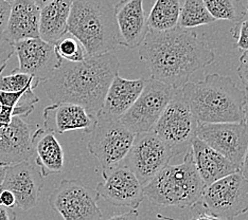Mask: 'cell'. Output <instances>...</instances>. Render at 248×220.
Returning a JSON list of instances; mask_svg holds the SVG:
<instances>
[{"label":"cell","instance_id":"16","mask_svg":"<svg viewBox=\"0 0 248 220\" xmlns=\"http://www.w3.org/2000/svg\"><path fill=\"white\" fill-rule=\"evenodd\" d=\"M36 127L20 117H13L9 125L0 126V164L10 166L31 159Z\"/></svg>","mask_w":248,"mask_h":220},{"label":"cell","instance_id":"1","mask_svg":"<svg viewBox=\"0 0 248 220\" xmlns=\"http://www.w3.org/2000/svg\"><path fill=\"white\" fill-rule=\"evenodd\" d=\"M138 55L152 78L176 89H182L193 73L216 59L209 43L193 30L180 27L165 32L149 30Z\"/></svg>","mask_w":248,"mask_h":220},{"label":"cell","instance_id":"36","mask_svg":"<svg viewBox=\"0 0 248 220\" xmlns=\"http://www.w3.org/2000/svg\"><path fill=\"white\" fill-rule=\"evenodd\" d=\"M17 215L14 212V208H9L0 205V220H16Z\"/></svg>","mask_w":248,"mask_h":220},{"label":"cell","instance_id":"15","mask_svg":"<svg viewBox=\"0 0 248 220\" xmlns=\"http://www.w3.org/2000/svg\"><path fill=\"white\" fill-rule=\"evenodd\" d=\"M43 175L31 163L24 161L7 167L1 190L12 191L16 206L29 211L37 205L43 189Z\"/></svg>","mask_w":248,"mask_h":220},{"label":"cell","instance_id":"2","mask_svg":"<svg viewBox=\"0 0 248 220\" xmlns=\"http://www.w3.org/2000/svg\"><path fill=\"white\" fill-rule=\"evenodd\" d=\"M119 67V59L111 52L87 56L78 63L62 59L52 76L44 82V89L53 103H75L97 117Z\"/></svg>","mask_w":248,"mask_h":220},{"label":"cell","instance_id":"24","mask_svg":"<svg viewBox=\"0 0 248 220\" xmlns=\"http://www.w3.org/2000/svg\"><path fill=\"white\" fill-rule=\"evenodd\" d=\"M183 0H156L148 17L150 31L165 32L178 27Z\"/></svg>","mask_w":248,"mask_h":220},{"label":"cell","instance_id":"11","mask_svg":"<svg viewBox=\"0 0 248 220\" xmlns=\"http://www.w3.org/2000/svg\"><path fill=\"white\" fill-rule=\"evenodd\" d=\"M174 154L153 131L137 133L122 164L136 175L142 185L169 164Z\"/></svg>","mask_w":248,"mask_h":220},{"label":"cell","instance_id":"42","mask_svg":"<svg viewBox=\"0 0 248 220\" xmlns=\"http://www.w3.org/2000/svg\"><path fill=\"white\" fill-rule=\"evenodd\" d=\"M246 8H247V12H248V0H247V7Z\"/></svg>","mask_w":248,"mask_h":220},{"label":"cell","instance_id":"18","mask_svg":"<svg viewBox=\"0 0 248 220\" xmlns=\"http://www.w3.org/2000/svg\"><path fill=\"white\" fill-rule=\"evenodd\" d=\"M43 118L44 129L59 134L73 131L90 133L97 120L84 107L69 102L53 103L46 107L43 112Z\"/></svg>","mask_w":248,"mask_h":220},{"label":"cell","instance_id":"10","mask_svg":"<svg viewBox=\"0 0 248 220\" xmlns=\"http://www.w3.org/2000/svg\"><path fill=\"white\" fill-rule=\"evenodd\" d=\"M98 191L80 179H64L49 197V205L64 220H102Z\"/></svg>","mask_w":248,"mask_h":220},{"label":"cell","instance_id":"9","mask_svg":"<svg viewBox=\"0 0 248 220\" xmlns=\"http://www.w3.org/2000/svg\"><path fill=\"white\" fill-rule=\"evenodd\" d=\"M201 203L207 213L233 220L248 211V180L240 171L207 185Z\"/></svg>","mask_w":248,"mask_h":220},{"label":"cell","instance_id":"28","mask_svg":"<svg viewBox=\"0 0 248 220\" xmlns=\"http://www.w3.org/2000/svg\"><path fill=\"white\" fill-rule=\"evenodd\" d=\"M37 86L33 76L16 69L7 76H0V91L17 92L29 88L34 90Z\"/></svg>","mask_w":248,"mask_h":220},{"label":"cell","instance_id":"38","mask_svg":"<svg viewBox=\"0 0 248 220\" xmlns=\"http://www.w3.org/2000/svg\"><path fill=\"white\" fill-rule=\"evenodd\" d=\"M244 123L248 127V92L245 93V101H244Z\"/></svg>","mask_w":248,"mask_h":220},{"label":"cell","instance_id":"27","mask_svg":"<svg viewBox=\"0 0 248 220\" xmlns=\"http://www.w3.org/2000/svg\"><path fill=\"white\" fill-rule=\"evenodd\" d=\"M54 49L61 59L73 63L83 61L88 56L82 43L68 32L54 44Z\"/></svg>","mask_w":248,"mask_h":220},{"label":"cell","instance_id":"21","mask_svg":"<svg viewBox=\"0 0 248 220\" xmlns=\"http://www.w3.org/2000/svg\"><path fill=\"white\" fill-rule=\"evenodd\" d=\"M39 15L41 8L33 0H14L3 35L13 43L39 37Z\"/></svg>","mask_w":248,"mask_h":220},{"label":"cell","instance_id":"35","mask_svg":"<svg viewBox=\"0 0 248 220\" xmlns=\"http://www.w3.org/2000/svg\"><path fill=\"white\" fill-rule=\"evenodd\" d=\"M107 220H139V213L136 208H132V211L115 215Z\"/></svg>","mask_w":248,"mask_h":220},{"label":"cell","instance_id":"40","mask_svg":"<svg viewBox=\"0 0 248 220\" xmlns=\"http://www.w3.org/2000/svg\"><path fill=\"white\" fill-rule=\"evenodd\" d=\"M33 1H34L39 8H43L44 5H46L48 2L51 1V0H33Z\"/></svg>","mask_w":248,"mask_h":220},{"label":"cell","instance_id":"26","mask_svg":"<svg viewBox=\"0 0 248 220\" xmlns=\"http://www.w3.org/2000/svg\"><path fill=\"white\" fill-rule=\"evenodd\" d=\"M208 12L214 20L240 22L248 15L247 8L240 0H204Z\"/></svg>","mask_w":248,"mask_h":220},{"label":"cell","instance_id":"23","mask_svg":"<svg viewBox=\"0 0 248 220\" xmlns=\"http://www.w3.org/2000/svg\"><path fill=\"white\" fill-rule=\"evenodd\" d=\"M72 0H51L41 8L39 37L54 44L68 32V18Z\"/></svg>","mask_w":248,"mask_h":220},{"label":"cell","instance_id":"37","mask_svg":"<svg viewBox=\"0 0 248 220\" xmlns=\"http://www.w3.org/2000/svg\"><path fill=\"white\" fill-rule=\"evenodd\" d=\"M240 172L243 176L248 180V148L245 152V156L243 158V161H242V164L240 167Z\"/></svg>","mask_w":248,"mask_h":220},{"label":"cell","instance_id":"7","mask_svg":"<svg viewBox=\"0 0 248 220\" xmlns=\"http://www.w3.org/2000/svg\"><path fill=\"white\" fill-rule=\"evenodd\" d=\"M197 127L199 121L179 89L163 110L153 132L170 147L174 156H178L191 149Z\"/></svg>","mask_w":248,"mask_h":220},{"label":"cell","instance_id":"12","mask_svg":"<svg viewBox=\"0 0 248 220\" xmlns=\"http://www.w3.org/2000/svg\"><path fill=\"white\" fill-rule=\"evenodd\" d=\"M196 137L241 167L248 148V127L240 123H199Z\"/></svg>","mask_w":248,"mask_h":220},{"label":"cell","instance_id":"13","mask_svg":"<svg viewBox=\"0 0 248 220\" xmlns=\"http://www.w3.org/2000/svg\"><path fill=\"white\" fill-rule=\"evenodd\" d=\"M102 176L103 181L97 185L95 191L111 205L137 208L145 198L143 185L125 165L105 169Z\"/></svg>","mask_w":248,"mask_h":220},{"label":"cell","instance_id":"39","mask_svg":"<svg viewBox=\"0 0 248 220\" xmlns=\"http://www.w3.org/2000/svg\"><path fill=\"white\" fill-rule=\"evenodd\" d=\"M7 167L5 165L0 164V191H1V186L3 183L4 180V176H5V172H7Z\"/></svg>","mask_w":248,"mask_h":220},{"label":"cell","instance_id":"3","mask_svg":"<svg viewBox=\"0 0 248 220\" xmlns=\"http://www.w3.org/2000/svg\"><path fill=\"white\" fill-rule=\"evenodd\" d=\"M182 91L199 123L244 122L246 92L229 76L211 73L202 81L188 82Z\"/></svg>","mask_w":248,"mask_h":220},{"label":"cell","instance_id":"5","mask_svg":"<svg viewBox=\"0 0 248 220\" xmlns=\"http://www.w3.org/2000/svg\"><path fill=\"white\" fill-rule=\"evenodd\" d=\"M206 188L195 167L192 151L185 154L182 163L167 164L143 185L144 196L159 206L193 207L200 205Z\"/></svg>","mask_w":248,"mask_h":220},{"label":"cell","instance_id":"8","mask_svg":"<svg viewBox=\"0 0 248 220\" xmlns=\"http://www.w3.org/2000/svg\"><path fill=\"white\" fill-rule=\"evenodd\" d=\"M178 90L152 77L145 80L138 99L119 120L129 132L136 134L152 132Z\"/></svg>","mask_w":248,"mask_h":220},{"label":"cell","instance_id":"17","mask_svg":"<svg viewBox=\"0 0 248 220\" xmlns=\"http://www.w3.org/2000/svg\"><path fill=\"white\" fill-rule=\"evenodd\" d=\"M118 44L135 49L139 47L149 32L143 0H119L115 4Z\"/></svg>","mask_w":248,"mask_h":220},{"label":"cell","instance_id":"30","mask_svg":"<svg viewBox=\"0 0 248 220\" xmlns=\"http://www.w3.org/2000/svg\"><path fill=\"white\" fill-rule=\"evenodd\" d=\"M14 53V43L11 42L7 36L1 34L0 35V76H1L5 66H7L8 61L11 59Z\"/></svg>","mask_w":248,"mask_h":220},{"label":"cell","instance_id":"14","mask_svg":"<svg viewBox=\"0 0 248 220\" xmlns=\"http://www.w3.org/2000/svg\"><path fill=\"white\" fill-rule=\"evenodd\" d=\"M14 49L19 61V67L16 70L30 74L36 84L51 77L62 64L54 44L43 41L41 37L16 42Z\"/></svg>","mask_w":248,"mask_h":220},{"label":"cell","instance_id":"41","mask_svg":"<svg viewBox=\"0 0 248 220\" xmlns=\"http://www.w3.org/2000/svg\"><path fill=\"white\" fill-rule=\"evenodd\" d=\"M5 1H8V2H10V3H12L14 0H5Z\"/></svg>","mask_w":248,"mask_h":220},{"label":"cell","instance_id":"31","mask_svg":"<svg viewBox=\"0 0 248 220\" xmlns=\"http://www.w3.org/2000/svg\"><path fill=\"white\" fill-rule=\"evenodd\" d=\"M236 73H238L242 84L244 85L245 92H248V51H244L243 54L241 55Z\"/></svg>","mask_w":248,"mask_h":220},{"label":"cell","instance_id":"29","mask_svg":"<svg viewBox=\"0 0 248 220\" xmlns=\"http://www.w3.org/2000/svg\"><path fill=\"white\" fill-rule=\"evenodd\" d=\"M231 34L234 39V49L248 51V15L243 20L236 22L231 29Z\"/></svg>","mask_w":248,"mask_h":220},{"label":"cell","instance_id":"19","mask_svg":"<svg viewBox=\"0 0 248 220\" xmlns=\"http://www.w3.org/2000/svg\"><path fill=\"white\" fill-rule=\"evenodd\" d=\"M145 78L126 80L117 74L111 81L98 115L120 118L141 93Z\"/></svg>","mask_w":248,"mask_h":220},{"label":"cell","instance_id":"4","mask_svg":"<svg viewBox=\"0 0 248 220\" xmlns=\"http://www.w3.org/2000/svg\"><path fill=\"white\" fill-rule=\"evenodd\" d=\"M115 4L112 0H72L68 33L82 43L88 56L109 53L119 44Z\"/></svg>","mask_w":248,"mask_h":220},{"label":"cell","instance_id":"22","mask_svg":"<svg viewBox=\"0 0 248 220\" xmlns=\"http://www.w3.org/2000/svg\"><path fill=\"white\" fill-rule=\"evenodd\" d=\"M33 151L35 155V163L43 177L64 171V149L56 139L55 133L44 128H37L33 134Z\"/></svg>","mask_w":248,"mask_h":220},{"label":"cell","instance_id":"6","mask_svg":"<svg viewBox=\"0 0 248 220\" xmlns=\"http://www.w3.org/2000/svg\"><path fill=\"white\" fill-rule=\"evenodd\" d=\"M90 132L87 148L102 171L120 165L131 149L136 133L129 132L119 118L98 115Z\"/></svg>","mask_w":248,"mask_h":220},{"label":"cell","instance_id":"20","mask_svg":"<svg viewBox=\"0 0 248 220\" xmlns=\"http://www.w3.org/2000/svg\"><path fill=\"white\" fill-rule=\"evenodd\" d=\"M195 167L205 185H209L227 175L240 171V168L229 161L218 151L199 138H195L191 145Z\"/></svg>","mask_w":248,"mask_h":220},{"label":"cell","instance_id":"32","mask_svg":"<svg viewBox=\"0 0 248 220\" xmlns=\"http://www.w3.org/2000/svg\"><path fill=\"white\" fill-rule=\"evenodd\" d=\"M11 5L12 3L5 1V0H0V35L3 34L7 29Z\"/></svg>","mask_w":248,"mask_h":220},{"label":"cell","instance_id":"25","mask_svg":"<svg viewBox=\"0 0 248 220\" xmlns=\"http://www.w3.org/2000/svg\"><path fill=\"white\" fill-rule=\"evenodd\" d=\"M213 17L208 12L204 0H183L178 27L185 29L210 25Z\"/></svg>","mask_w":248,"mask_h":220},{"label":"cell","instance_id":"34","mask_svg":"<svg viewBox=\"0 0 248 220\" xmlns=\"http://www.w3.org/2000/svg\"><path fill=\"white\" fill-rule=\"evenodd\" d=\"M157 218H159L161 220H183V219H176V218H173V217L161 215V214H157ZM190 220H226V219L217 217V216L211 215V214L206 212V213H200L199 216L193 218V219H190Z\"/></svg>","mask_w":248,"mask_h":220},{"label":"cell","instance_id":"33","mask_svg":"<svg viewBox=\"0 0 248 220\" xmlns=\"http://www.w3.org/2000/svg\"><path fill=\"white\" fill-rule=\"evenodd\" d=\"M0 205L9 208H14L16 206V199L12 191L9 190L0 191Z\"/></svg>","mask_w":248,"mask_h":220}]
</instances>
